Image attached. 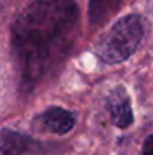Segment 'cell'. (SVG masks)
I'll use <instances>...</instances> for the list:
<instances>
[{
	"mask_svg": "<svg viewBox=\"0 0 153 155\" xmlns=\"http://www.w3.org/2000/svg\"><path fill=\"white\" fill-rule=\"evenodd\" d=\"M122 2L123 0H90L89 3L90 21L95 26H101L119 9Z\"/></svg>",
	"mask_w": 153,
	"mask_h": 155,
	"instance_id": "6",
	"label": "cell"
},
{
	"mask_svg": "<svg viewBox=\"0 0 153 155\" xmlns=\"http://www.w3.org/2000/svg\"><path fill=\"white\" fill-rule=\"evenodd\" d=\"M143 155H153V134L149 136L144 142V148H143Z\"/></svg>",
	"mask_w": 153,
	"mask_h": 155,
	"instance_id": "7",
	"label": "cell"
},
{
	"mask_svg": "<svg viewBox=\"0 0 153 155\" xmlns=\"http://www.w3.org/2000/svg\"><path fill=\"white\" fill-rule=\"evenodd\" d=\"M35 146V142L12 130L0 131V152L2 155H26Z\"/></svg>",
	"mask_w": 153,
	"mask_h": 155,
	"instance_id": "5",
	"label": "cell"
},
{
	"mask_svg": "<svg viewBox=\"0 0 153 155\" xmlns=\"http://www.w3.org/2000/svg\"><path fill=\"white\" fill-rule=\"evenodd\" d=\"M78 33L74 0H29L12 26V53L24 89L35 87L68 54Z\"/></svg>",
	"mask_w": 153,
	"mask_h": 155,
	"instance_id": "1",
	"label": "cell"
},
{
	"mask_svg": "<svg viewBox=\"0 0 153 155\" xmlns=\"http://www.w3.org/2000/svg\"><path fill=\"white\" fill-rule=\"evenodd\" d=\"M108 107H110L111 119L119 128H126L132 124L131 103H129V97L126 95L125 89L117 87L113 91V94L110 95Z\"/></svg>",
	"mask_w": 153,
	"mask_h": 155,
	"instance_id": "4",
	"label": "cell"
},
{
	"mask_svg": "<svg viewBox=\"0 0 153 155\" xmlns=\"http://www.w3.org/2000/svg\"><path fill=\"white\" fill-rule=\"evenodd\" d=\"M75 125V116L69 110L62 107H51L45 110L41 116L36 117L35 127L41 131L54 133V134H66Z\"/></svg>",
	"mask_w": 153,
	"mask_h": 155,
	"instance_id": "3",
	"label": "cell"
},
{
	"mask_svg": "<svg viewBox=\"0 0 153 155\" xmlns=\"http://www.w3.org/2000/svg\"><path fill=\"white\" fill-rule=\"evenodd\" d=\"M144 36V21L140 15L120 18L99 41L96 53L105 63H119L132 56Z\"/></svg>",
	"mask_w": 153,
	"mask_h": 155,
	"instance_id": "2",
	"label": "cell"
}]
</instances>
